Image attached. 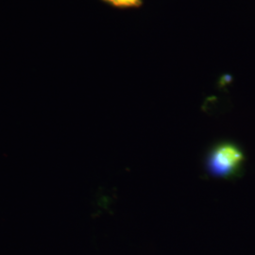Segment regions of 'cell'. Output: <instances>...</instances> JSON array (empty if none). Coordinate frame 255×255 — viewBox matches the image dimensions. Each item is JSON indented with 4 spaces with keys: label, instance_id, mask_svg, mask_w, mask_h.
<instances>
[{
    "label": "cell",
    "instance_id": "7a4b0ae2",
    "mask_svg": "<svg viewBox=\"0 0 255 255\" xmlns=\"http://www.w3.org/2000/svg\"><path fill=\"white\" fill-rule=\"evenodd\" d=\"M117 7H137L140 5L141 0H106Z\"/></svg>",
    "mask_w": 255,
    "mask_h": 255
},
{
    "label": "cell",
    "instance_id": "6da1fadb",
    "mask_svg": "<svg viewBox=\"0 0 255 255\" xmlns=\"http://www.w3.org/2000/svg\"><path fill=\"white\" fill-rule=\"evenodd\" d=\"M243 160L242 152L232 144H220L213 147L207 158L210 172L219 177L235 173Z\"/></svg>",
    "mask_w": 255,
    "mask_h": 255
}]
</instances>
